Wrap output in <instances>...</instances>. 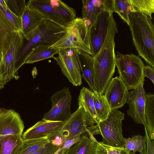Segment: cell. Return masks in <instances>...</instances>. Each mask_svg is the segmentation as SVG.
I'll return each mask as SVG.
<instances>
[{"label":"cell","instance_id":"cell-1","mask_svg":"<svg viewBox=\"0 0 154 154\" xmlns=\"http://www.w3.org/2000/svg\"><path fill=\"white\" fill-rule=\"evenodd\" d=\"M129 22L133 44L138 56L154 68V26L151 20L143 14L131 12Z\"/></svg>","mask_w":154,"mask_h":154},{"label":"cell","instance_id":"cell-2","mask_svg":"<svg viewBox=\"0 0 154 154\" xmlns=\"http://www.w3.org/2000/svg\"><path fill=\"white\" fill-rule=\"evenodd\" d=\"M66 28L61 27L45 20L32 32L19 54L15 63V74L18 75V69L23 64L30 53L41 45L50 46L57 42L65 34Z\"/></svg>","mask_w":154,"mask_h":154},{"label":"cell","instance_id":"cell-3","mask_svg":"<svg viewBox=\"0 0 154 154\" xmlns=\"http://www.w3.org/2000/svg\"><path fill=\"white\" fill-rule=\"evenodd\" d=\"M118 29L112 14H110L107 33L99 51L93 58L94 72L101 77H106L113 73L116 67L115 38Z\"/></svg>","mask_w":154,"mask_h":154},{"label":"cell","instance_id":"cell-4","mask_svg":"<svg viewBox=\"0 0 154 154\" xmlns=\"http://www.w3.org/2000/svg\"><path fill=\"white\" fill-rule=\"evenodd\" d=\"M124 116L118 109L111 110L106 119L88 127L86 133L94 136L101 135L103 138L101 142L107 146L125 147L122 130V122Z\"/></svg>","mask_w":154,"mask_h":154},{"label":"cell","instance_id":"cell-5","mask_svg":"<svg viewBox=\"0 0 154 154\" xmlns=\"http://www.w3.org/2000/svg\"><path fill=\"white\" fill-rule=\"evenodd\" d=\"M26 6L40 12L45 20L64 28L76 17L75 10L60 0H30Z\"/></svg>","mask_w":154,"mask_h":154},{"label":"cell","instance_id":"cell-6","mask_svg":"<svg viewBox=\"0 0 154 154\" xmlns=\"http://www.w3.org/2000/svg\"><path fill=\"white\" fill-rule=\"evenodd\" d=\"M49 48L58 49L72 48L91 56L89 30L82 17H76L66 27L64 35Z\"/></svg>","mask_w":154,"mask_h":154},{"label":"cell","instance_id":"cell-7","mask_svg":"<svg viewBox=\"0 0 154 154\" xmlns=\"http://www.w3.org/2000/svg\"><path fill=\"white\" fill-rule=\"evenodd\" d=\"M144 64L139 56L133 54H116V66L119 77L128 90H133L144 83Z\"/></svg>","mask_w":154,"mask_h":154},{"label":"cell","instance_id":"cell-8","mask_svg":"<svg viewBox=\"0 0 154 154\" xmlns=\"http://www.w3.org/2000/svg\"><path fill=\"white\" fill-rule=\"evenodd\" d=\"M24 39L22 32H18L2 57L0 65V80L6 84L12 79L17 80L19 78L15 74V63L23 46Z\"/></svg>","mask_w":154,"mask_h":154},{"label":"cell","instance_id":"cell-9","mask_svg":"<svg viewBox=\"0 0 154 154\" xmlns=\"http://www.w3.org/2000/svg\"><path fill=\"white\" fill-rule=\"evenodd\" d=\"M95 124L96 123L92 119L86 115L83 107L79 106L65 121L59 136L64 141L72 138L86 133L87 128Z\"/></svg>","mask_w":154,"mask_h":154},{"label":"cell","instance_id":"cell-10","mask_svg":"<svg viewBox=\"0 0 154 154\" xmlns=\"http://www.w3.org/2000/svg\"><path fill=\"white\" fill-rule=\"evenodd\" d=\"M57 57H54L63 75L73 86L82 84V76L77 58L75 49L72 48L59 49Z\"/></svg>","mask_w":154,"mask_h":154},{"label":"cell","instance_id":"cell-11","mask_svg":"<svg viewBox=\"0 0 154 154\" xmlns=\"http://www.w3.org/2000/svg\"><path fill=\"white\" fill-rule=\"evenodd\" d=\"M72 96L69 88L65 87L56 92L50 98L52 102L50 109L45 113L42 119L47 120L63 122L70 116Z\"/></svg>","mask_w":154,"mask_h":154},{"label":"cell","instance_id":"cell-12","mask_svg":"<svg viewBox=\"0 0 154 154\" xmlns=\"http://www.w3.org/2000/svg\"><path fill=\"white\" fill-rule=\"evenodd\" d=\"M65 121H52L42 119L27 129L22 134V139L23 141L47 137L51 141L59 135L60 131L64 124Z\"/></svg>","mask_w":154,"mask_h":154},{"label":"cell","instance_id":"cell-13","mask_svg":"<svg viewBox=\"0 0 154 154\" xmlns=\"http://www.w3.org/2000/svg\"><path fill=\"white\" fill-rule=\"evenodd\" d=\"M144 83L128 91L127 103L129 109L127 110L128 115L136 124L145 126L144 111L146 106V94L143 86Z\"/></svg>","mask_w":154,"mask_h":154},{"label":"cell","instance_id":"cell-14","mask_svg":"<svg viewBox=\"0 0 154 154\" xmlns=\"http://www.w3.org/2000/svg\"><path fill=\"white\" fill-rule=\"evenodd\" d=\"M82 18L89 30L101 13H113L114 0H82Z\"/></svg>","mask_w":154,"mask_h":154},{"label":"cell","instance_id":"cell-15","mask_svg":"<svg viewBox=\"0 0 154 154\" xmlns=\"http://www.w3.org/2000/svg\"><path fill=\"white\" fill-rule=\"evenodd\" d=\"M128 91L119 76L112 78L104 95L111 110L119 109L127 103Z\"/></svg>","mask_w":154,"mask_h":154},{"label":"cell","instance_id":"cell-16","mask_svg":"<svg viewBox=\"0 0 154 154\" xmlns=\"http://www.w3.org/2000/svg\"><path fill=\"white\" fill-rule=\"evenodd\" d=\"M24 125L19 114L12 109L0 108V135H22Z\"/></svg>","mask_w":154,"mask_h":154},{"label":"cell","instance_id":"cell-17","mask_svg":"<svg viewBox=\"0 0 154 154\" xmlns=\"http://www.w3.org/2000/svg\"><path fill=\"white\" fill-rule=\"evenodd\" d=\"M110 14L104 11L98 16L89 29L92 57L95 56L99 51L107 33Z\"/></svg>","mask_w":154,"mask_h":154},{"label":"cell","instance_id":"cell-18","mask_svg":"<svg viewBox=\"0 0 154 154\" xmlns=\"http://www.w3.org/2000/svg\"><path fill=\"white\" fill-rule=\"evenodd\" d=\"M77 58L82 77L88 84L93 92L96 91L94 79L93 57L90 55L75 49Z\"/></svg>","mask_w":154,"mask_h":154},{"label":"cell","instance_id":"cell-19","mask_svg":"<svg viewBox=\"0 0 154 154\" xmlns=\"http://www.w3.org/2000/svg\"><path fill=\"white\" fill-rule=\"evenodd\" d=\"M22 33L27 40L32 32L45 19L44 15L36 10L26 6L21 17Z\"/></svg>","mask_w":154,"mask_h":154},{"label":"cell","instance_id":"cell-20","mask_svg":"<svg viewBox=\"0 0 154 154\" xmlns=\"http://www.w3.org/2000/svg\"><path fill=\"white\" fill-rule=\"evenodd\" d=\"M19 32L0 10V50L2 57Z\"/></svg>","mask_w":154,"mask_h":154},{"label":"cell","instance_id":"cell-21","mask_svg":"<svg viewBox=\"0 0 154 154\" xmlns=\"http://www.w3.org/2000/svg\"><path fill=\"white\" fill-rule=\"evenodd\" d=\"M98 143L94 136L86 133L81 136L80 140L72 146L66 154H95Z\"/></svg>","mask_w":154,"mask_h":154},{"label":"cell","instance_id":"cell-22","mask_svg":"<svg viewBox=\"0 0 154 154\" xmlns=\"http://www.w3.org/2000/svg\"><path fill=\"white\" fill-rule=\"evenodd\" d=\"M21 135H0V154H18L23 143Z\"/></svg>","mask_w":154,"mask_h":154},{"label":"cell","instance_id":"cell-23","mask_svg":"<svg viewBox=\"0 0 154 154\" xmlns=\"http://www.w3.org/2000/svg\"><path fill=\"white\" fill-rule=\"evenodd\" d=\"M93 93V92L90 90L83 87L80 91L78 102L79 106L83 108L86 115L92 119L97 124L99 121L95 109Z\"/></svg>","mask_w":154,"mask_h":154},{"label":"cell","instance_id":"cell-24","mask_svg":"<svg viewBox=\"0 0 154 154\" xmlns=\"http://www.w3.org/2000/svg\"><path fill=\"white\" fill-rule=\"evenodd\" d=\"M46 45H41L34 48L28 56L25 64H32L50 58L57 54L59 49L51 48Z\"/></svg>","mask_w":154,"mask_h":154},{"label":"cell","instance_id":"cell-25","mask_svg":"<svg viewBox=\"0 0 154 154\" xmlns=\"http://www.w3.org/2000/svg\"><path fill=\"white\" fill-rule=\"evenodd\" d=\"M145 126L150 139H154V95L148 93L146 95V106L144 111Z\"/></svg>","mask_w":154,"mask_h":154},{"label":"cell","instance_id":"cell-26","mask_svg":"<svg viewBox=\"0 0 154 154\" xmlns=\"http://www.w3.org/2000/svg\"><path fill=\"white\" fill-rule=\"evenodd\" d=\"M93 97L95 111L99 122L106 119L111 111L106 98L104 95H101L97 91L93 92Z\"/></svg>","mask_w":154,"mask_h":154},{"label":"cell","instance_id":"cell-27","mask_svg":"<svg viewBox=\"0 0 154 154\" xmlns=\"http://www.w3.org/2000/svg\"><path fill=\"white\" fill-rule=\"evenodd\" d=\"M132 9L136 12L145 14L150 19L154 13V0H128Z\"/></svg>","mask_w":154,"mask_h":154},{"label":"cell","instance_id":"cell-28","mask_svg":"<svg viewBox=\"0 0 154 154\" xmlns=\"http://www.w3.org/2000/svg\"><path fill=\"white\" fill-rule=\"evenodd\" d=\"M50 142L47 137L23 140L18 154H31Z\"/></svg>","mask_w":154,"mask_h":154},{"label":"cell","instance_id":"cell-29","mask_svg":"<svg viewBox=\"0 0 154 154\" xmlns=\"http://www.w3.org/2000/svg\"><path fill=\"white\" fill-rule=\"evenodd\" d=\"M125 150L128 154L131 152L135 153L137 151L141 153L146 144V137L141 135H135L131 138L123 137Z\"/></svg>","mask_w":154,"mask_h":154},{"label":"cell","instance_id":"cell-30","mask_svg":"<svg viewBox=\"0 0 154 154\" xmlns=\"http://www.w3.org/2000/svg\"><path fill=\"white\" fill-rule=\"evenodd\" d=\"M132 11L128 0H114L113 13L117 14L121 19L128 26L130 14Z\"/></svg>","mask_w":154,"mask_h":154},{"label":"cell","instance_id":"cell-31","mask_svg":"<svg viewBox=\"0 0 154 154\" xmlns=\"http://www.w3.org/2000/svg\"><path fill=\"white\" fill-rule=\"evenodd\" d=\"M8 8L13 13L21 17L27 6L25 0H5Z\"/></svg>","mask_w":154,"mask_h":154},{"label":"cell","instance_id":"cell-32","mask_svg":"<svg viewBox=\"0 0 154 154\" xmlns=\"http://www.w3.org/2000/svg\"><path fill=\"white\" fill-rule=\"evenodd\" d=\"M95 154H128L125 147H116L98 142Z\"/></svg>","mask_w":154,"mask_h":154},{"label":"cell","instance_id":"cell-33","mask_svg":"<svg viewBox=\"0 0 154 154\" xmlns=\"http://www.w3.org/2000/svg\"><path fill=\"white\" fill-rule=\"evenodd\" d=\"M0 10L17 29L19 31L22 32L21 17L15 15L8 8H6L0 5Z\"/></svg>","mask_w":154,"mask_h":154},{"label":"cell","instance_id":"cell-34","mask_svg":"<svg viewBox=\"0 0 154 154\" xmlns=\"http://www.w3.org/2000/svg\"><path fill=\"white\" fill-rule=\"evenodd\" d=\"M61 146L54 145L51 142L31 154H56Z\"/></svg>","mask_w":154,"mask_h":154},{"label":"cell","instance_id":"cell-35","mask_svg":"<svg viewBox=\"0 0 154 154\" xmlns=\"http://www.w3.org/2000/svg\"><path fill=\"white\" fill-rule=\"evenodd\" d=\"M144 128L146 139V144L143 150L140 154H154V141L150 139L146 129Z\"/></svg>","mask_w":154,"mask_h":154},{"label":"cell","instance_id":"cell-36","mask_svg":"<svg viewBox=\"0 0 154 154\" xmlns=\"http://www.w3.org/2000/svg\"><path fill=\"white\" fill-rule=\"evenodd\" d=\"M81 136L79 135L74 138L65 140L62 146L63 149L66 151L74 144L80 140Z\"/></svg>","mask_w":154,"mask_h":154},{"label":"cell","instance_id":"cell-37","mask_svg":"<svg viewBox=\"0 0 154 154\" xmlns=\"http://www.w3.org/2000/svg\"><path fill=\"white\" fill-rule=\"evenodd\" d=\"M143 74L144 77L149 79L154 84V69L150 66H145L143 69Z\"/></svg>","mask_w":154,"mask_h":154},{"label":"cell","instance_id":"cell-38","mask_svg":"<svg viewBox=\"0 0 154 154\" xmlns=\"http://www.w3.org/2000/svg\"><path fill=\"white\" fill-rule=\"evenodd\" d=\"M0 5L6 8H8L5 0H0Z\"/></svg>","mask_w":154,"mask_h":154},{"label":"cell","instance_id":"cell-39","mask_svg":"<svg viewBox=\"0 0 154 154\" xmlns=\"http://www.w3.org/2000/svg\"><path fill=\"white\" fill-rule=\"evenodd\" d=\"M6 84L4 82L0 81V90L3 88Z\"/></svg>","mask_w":154,"mask_h":154},{"label":"cell","instance_id":"cell-40","mask_svg":"<svg viewBox=\"0 0 154 154\" xmlns=\"http://www.w3.org/2000/svg\"><path fill=\"white\" fill-rule=\"evenodd\" d=\"M2 53L0 51V65L1 61H2Z\"/></svg>","mask_w":154,"mask_h":154},{"label":"cell","instance_id":"cell-41","mask_svg":"<svg viewBox=\"0 0 154 154\" xmlns=\"http://www.w3.org/2000/svg\"><path fill=\"white\" fill-rule=\"evenodd\" d=\"M135 152H131L130 153V154H135Z\"/></svg>","mask_w":154,"mask_h":154}]
</instances>
